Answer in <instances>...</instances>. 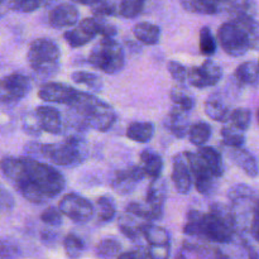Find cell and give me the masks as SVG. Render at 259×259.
<instances>
[{"mask_svg": "<svg viewBox=\"0 0 259 259\" xmlns=\"http://www.w3.org/2000/svg\"><path fill=\"white\" fill-rule=\"evenodd\" d=\"M40 4V7H47V5L50 4H53V3L58 2V0H38Z\"/></svg>", "mask_w": 259, "mask_h": 259, "instance_id": "obj_58", "label": "cell"}, {"mask_svg": "<svg viewBox=\"0 0 259 259\" xmlns=\"http://www.w3.org/2000/svg\"><path fill=\"white\" fill-rule=\"evenodd\" d=\"M218 40L230 57H242L250 50L247 32L234 22H227L218 29Z\"/></svg>", "mask_w": 259, "mask_h": 259, "instance_id": "obj_7", "label": "cell"}, {"mask_svg": "<svg viewBox=\"0 0 259 259\" xmlns=\"http://www.w3.org/2000/svg\"><path fill=\"white\" fill-rule=\"evenodd\" d=\"M58 209L65 217L75 223H86L93 218L94 206L88 199L71 192L66 194L58 204Z\"/></svg>", "mask_w": 259, "mask_h": 259, "instance_id": "obj_10", "label": "cell"}, {"mask_svg": "<svg viewBox=\"0 0 259 259\" xmlns=\"http://www.w3.org/2000/svg\"><path fill=\"white\" fill-rule=\"evenodd\" d=\"M4 2H5V0H2V3H3V4H4Z\"/></svg>", "mask_w": 259, "mask_h": 259, "instance_id": "obj_61", "label": "cell"}, {"mask_svg": "<svg viewBox=\"0 0 259 259\" xmlns=\"http://www.w3.org/2000/svg\"><path fill=\"white\" fill-rule=\"evenodd\" d=\"M57 239V235L55 234L51 230H43L42 233V240L46 243V244H53Z\"/></svg>", "mask_w": 259, "mask_h": 259, "instance_id": "obj_56", "label": "cell"}, {"mask_svg": "<svg viewBox=\"0 0 259 259\" xmlns=\"http://www.w3.org/2000/svg\"><path fill=\"white\" fill-rule=\"evenodd\" d=\"M71 80L78 85H83L95 93H100L103 90V80L99 75L94 72H88V71H75L71 73Z\"/></svg>", "mask_w": 259, "mask_h": 259, "instance_id": "obj_29", "label": "cell"}, {"mask_svg": "<svg viewBox=\"0 0 259 259\" xmlns=\"http://www.w3.org/2000/svg\"><path fill=\"white\" fill-rule=\"evenodd\" d=\"M240 242H242L243 248L247 250L248 259H259V250L253 244H250L249 240L245 238V235H240Z\"/></svg>", "mask_w": 259, "mask_h": 259, "instance_id": "obj_54", "label": "cell"}, {"mask_svg": "<svg viewBox=\"0 0 259 259\" xmlns=\"http://www.w3.org/2000/svg\"><path fill=\"white\" fill-rule=\"evenodd\" d=\"M63 249H65L66 255L70 259H77L81 257V254L85 250V243L77 237L76 234H68L66 235L65 239L62 242Z\"/></svg>", "mask_w": 259, "mask_h": 259, "instance_id": "obj_38", "label": "cell"}, {"mask_svg": "<svg viewBox=\"0 0 259 259\" xmlns=\"http://www.w3.org/2000/svg\"><path fill=\"white\" fill-rule=\"evenodd\" d=\"M228 157L230 158V161L235 164L237 167H239L248 177L250 179H254L258 176L259 174V166L257 159L254 158L250 152H248L244 148H229L228 151Z\"/></svg>", "mask_w": 259, "mask_h": 259, "instance_id": "obj_20", "label": "cell"}, {"mask_svg": "<svg viewBox=\"0 0 259 259\" xmlns=\"http://www.w3.org/2000/svg\"><path fill=\"white\" fill-rule=\"evenodd\" d=\"M121 0H96L90 7L95 17H110L119 14Z\"/></svg>", "mask_w": 259, "mask_h": 259, "instance_id": "obj_39", "label": "cell"}, {"mask_svg": "<svg viewBox=\"0 0 259 259\" xmlns=\"http://www.w3.org/2000/svg\"><path fill=\"white\" fill-rule=\"evenodd\" d=\"M95 253L101 259L118 258L121 254V244L115 238H105L98 243Z\"/></svg>", "mask_w": 259, "mask_h": 259, "instance_id": "obj_30", "label": "cell"}, {"mask_svg": "<svg viewBox=\"0 0 259 259\" xmlns=\"http://www.w3.org/2000/svg\"><path fill=\"white\" fill-rule=\"evenodd\" d=\"M205 113L212 120L227 123L229 121L233 111L223 94L214 93L205 101Z\"/></svg>", "mask_w": 259, "mask_h": 259, "instance_id": "obj_19", "label": "cell"}, {"mask_svg": "<svg viewBox=\"0 0 259 259\" xmlns=\"http://www.w3.org/2000/svg\"><path fill=\"white\" fill-rule=\"evenodd\" d=\"M257 120H258V124H259V109H258V111H257Z\"/></svg>", "mask_w": 259, "mask_h": 259, "instance_id": "obj_60", "label": "cell"}, {"mask_svg": "<svg viewBox=\"0 0 259 259\" xmlns=\"http://www.w3.org/2000/svg\"><path fill=\"white\" fill-rule=\"evenodd\" d=\"M197 153L201 156V158L204 159L205 163L209 166V168L211 169L212 175H214L217 179L223 177L225 172L224 162H223L222 154L214 149L212 147H201V148L197 151Z\"/></svg>", "mask_w": 259, "mask_h": 259, "instance_id": "obj_26", "label": "cell"}, {"mask_svg": "<svg viewBox=\"0 0 259 259\" xmlns=\"http://www.w3.org/2000/svg\"><path fill=\"white\" fill-rule=\"evenodd\" d=\"M175 259H187L186 255H185L184 252H179L176 254V257H175Z\"/></svg>", "mask_w": 259, "mask_h": 259, "instance_id": "obj_59", "label": "cell"}, {"mask_svg": "<svg viewBox=\"0 0 259 259\" xmlns=\"http://www.w3.org/2000/svg\"><path fill=\"white\" fill-rule=\"evenodd\" d=\"M116 259H148V257H147V253L143 252V250L134 249L121 253Z\"/></svg>", "mask_w": 259, "mask_h": 259, "instance_id": "obj_55", "label": "cell"}, {"mask_svg": "<svg viewBox=\"0 0 259 259\" xmlns=\"http://www.w3.org/2000/svg\"><path fill=\"white\" fill-rule=\"evenodd\" d=\"M34 113L37 115L42 131L53 134V136H60L62 133L65 129V124H63L62 115L57 109L43 105L35 108Z\"/></svg>", "mask_w": 259, "mask_h": 259, "instance_id": "obj_17", "label": "cell"}, {"mask_svg": "<svg viewBox=\"0 0 259 259\" xmlns=\"http://www.w3.org/2000/svg\"><path fill=\"white\" fill-rule=\"evenodd\" d=\"M78 10L75 5L67 4H58L53 8L48 14V23L51 27L56 28V29H61V28L72 27L78 22Z\"/></svg>", "mask_w": 259, "mask_h": 259, "instance_id": "obj_16", "label": "cell"}, {"mask_svg": "<svg viewBox=\"0 0 259 259\" xmlns=\"http://www.w3.org/2000/svg\"><path fill=\"white\" fill-rule=\"evenodd\" d=\"M23 129L27 134L32 137H39L42 133V128L39 125V121H38L37 115L34 114H28L25 116L24 121H23Z\"/></svg>", "mask_w": 259, "mask_h": 259, "instance_id": "obj_49", "label": "cell"}, {"mask_svg": "<svg viewBox=\"0 0 259 259\" xmlns=\"http://www.w3.org/2000/svg\"><path fill=\"white\" fill-rule=\"evenodd\" d=\"M223 143L228 148H243V144L245 143L244 132L234 128L233 125H225L222 129Z\"/></svg>", "mask_w": 259, "mask_h": 259, "instance_id": "obj_35", "label": "cell"}, {"mask_svg": "<svg viewBox=\"0 0 259 259\" xmlns=\"http://www.w3.org/2000/svg\"><path fill=\"white\" fill-rule=\"evenodd\" d=\"M142 167L144 172L151 180H156L161 177L163 169V159L153 149H144L139 156Z\"/></svg>", "mask_w": 259, "mask_h": 259, "instance_id": "obj_23", "label": "cell"}, {"mask_svg": "<svg viewBox=\"0 0 259 259\" xmlns=\"http://www.w3.org/2000/svg\"><path fill=\"white\" fill-rule=\"evenodd\" d=\"M156 126L151 121H134L126 128V137L137 143H147L154 136Z\"/></svg>", "mask_w": 259, "mask_h": 259, "instance_id": "obj_25", "label": "cell"}, {"mask_svg": "<svg viewBox=\"0 0 259 259\" xmlns=\"http://www.w3.org/2000/svg\"><path fill=\"white\" fill-rule=\"evenodd\" d=\"M30 90V78L20 72H13L2 78L0 99L3 104H14L24 99Z\"/></svg>", "mask_w": 259, "mask_h": 259, "instance_id": "obj_9", "label": "cell"}, {"mask_svg": "<svg viewBox=\"0 0 259 259\" xmlns=\"http://www.w3.org/2000/svg\"><path fill=\"white\" fill-rule=\"evenodd\" d=\"M71 116L68 115L67 128L76 129V132L85 131L86 128L95 129L98 132H106L114 125L116 114L109 104L99 100L96 96L89 93H80L68 105Z\"/></svg>", "mask_w": 259, "mask_h": 259, "instance_id": "obj_2", "label": "cell"}, {"mask_svg": "<svg viewBox=\"0 0 259 259\" xmlns=\"http://www.w3.org/2000/svg\"><path fill=\"white\" fill-rule=\"evenodd\" d=\"M223 77V68L215 61L206 60L202 65L195 66L187 71V81L197 89L211 88Z\"/></svg>", "mask_w": 259, "mask_h": 259, "instance_id": "obj_11", "label": "cell"}, {"mask_svg": "<svg viewBox=\"0 0 259 259\" xmlns=\"http://www.w3.org/2000/svg\"><path fill=\"white\" fill-rule=\"evenodd\" d=\"M40 7L38 0H9V9L20 13H32Z\"/></svg>", "mask_w": 259, "mask_h": 259, "instance_id": "obj_47", "label": "cell"}, {"mask_svg": "<svg viewBox=\"0 0 259 259\" xmlns=\"http://www.w3.org/2000/svg\"><path fill=\"white\" fill-rule=\"evenodd\" d=\"M126 212H129L133 217L148 220V222H156V220L162 219V217H163L162 214L151 209L147 204H141V202H131L126 206Z\"/></svg>", "mask_w": 259, "mask_h": 259, "instance_id": "obj_36", "label": "cell"}, {"mask_svg": "<svg viewBox=\"0 0 259 259\" xmlns=\"http://www.w3.org/2000/svg\"><path fill=\"white\" fill-rule=\"evenodd\" d=\"M78 91L72 86L66 85L61 82H48L39 88L38 96L40 100L46 103L63 104V105H71L72 101L77 96Z\"/></svg>", "mask_w": 259, "mask_h": 259, "instance_id": "obj_14", "label": "cell"}, {"mask_svg": "<svg viewBox=\"0 0 259 259\" xmlns=\"http://www.w3.org/2000/svg\"><path fill=\"white\" fill-rule=\"evenodd\" d=\"M229 121L230 125L239 129V131L245 132L249 129L250 123H252V113L245 108H238L233 110Z\"/></svg>", "mask_w": 259, "mask_h": 259, "instance_id": "obj_42", "label": "cell"}, {"mask_svg": "<svg viewBox=\"0 0 259 259\" xmlns=\"http://www.w3.org/2000/svg\"><path fill=\"white\" fill-rule=\"evenodd\" d=\"M167 191H168V187H167L166 181L163 179L159 177V179L152 180L148 186V190H147L146 204L151 209H153L154 211L163 215L164 202H166L167 199Z\"/></svg>", "mask_w": 259, "mask_h": 259, "instance_id": "obj_21", "label": "cell"}, {"mask_svg": "<svg viewBox=\"0 0 259 259\" xmlns=\"http://www.w3.org/2000/svg\"><path fill=\"white\" fill-rule=\"evenodd\" d=\"M147 0H121L119 7V15L126 19L137 18L144 9Z\"/></svg>", "mask_w": 259, "mask_h": 259, "instance_id": "obj_41", "label": "cell"}, {"mask_svg": "<svg viewBox=\"0 0 259 259\" xmlns=\"http://www.w3.org/2000/svg\"><path fill=\"white\" fill-rule=\"evenodd\" d=\"M98 206V219L99 222L109 223L114 219L116 214L115 200L110 195H104L96 200Z\"/></svg>", "mask_w": 259, "mask_h": 259, "instance_id": "obj_33", "label": "cell"}, {"mask_svg": "<svg viewBox=\"0 0 259 259\" xmlns=\"http://www.w3.org/2000/svg\"><path fill=\"white\" fill-rule=\"evenodd\" d=\"M217 39L214 38L211 29L209 27H202L200 29V51L202 55L210 56L217 52Z\"/></svg>", "mask_w": 259, "mask_h": 259, "instance_id": "obj_43", "label": "cell"}, {"mask_svg": "<svg viewBox=\"0 0 259 259\" xmlns=\"http://www.w3.org/2000/svg\"><path fill=\"white\" fill-rule=\"evenodd\" d=\"M2 174L18 194L33 204L56 199L66 187V180L60 171L29 157H4Z\"/></svg>", "mask_w": 259, "mask_h": 259, "instance_id": "obj_1", "label": "cell"}, {"mask_svg": "<svg viewBox=\"0 0 259 259\" xmlns=\"http://www.w3.org/2000/svg\"><path fill=\"white\" fill-rule=\"evenodd\" d=\"M202 220H204V214L197 210H190L187 212L186 223L184 225V233L190 237L200 238L201 235Z\"/></svg>", "mask_w": 259, "mask_h": 259, "instance_id": "obj_37", "label": "cell"}, {"mask_svg": "<svg viewBox=\"0 0 259 259\" xmlns=\"http://www.w3.org/2000/svg\"><path fill=\"white\" fill-rule=\"evenodd\" d=\"M71 2L76 3V4H81V5H88V7H91L96 0H71Z\"/></svg>", "mask_w": 259, "mask_h": 259, "instance_id": "obj_57", "label": "cell"}, {"mask_svg": "<svg viewBox=\"0 0 259 259\" xmlns=\"http://www.w3.org/2000/svg\"><path fill=\"white\" fill-rule=\"evenodd\" d=\"M142 234L144 239L148 242V245H166L171 244L168 232L164 228L158 225L151 224V223H144L142 225Z\"/></svg>", "mask_w": 259, "mask_h": 259, "instance_id": "obj_27", "label": "cell"}, {"mask_svg": "<svg viewBox=\"0 0 259 259\" xmlns=\"http://www.w3.org/2000/svg\"><path fill=\"white\" fill-rule=\"evenodd\" d=\"M164 126L174 134L176 138H185L190 132L189 118H187V111L181 110L179 108H172L168 115L164 120Z\"/></svg>", "mask_w": 259, "mask_h": 259, "instance_id": "obj_22", "label": "cell"}, {"mask_svg": "<svg viewBox=\"0 0 259 259\" xmlns=\"http://www.w3.org/2000/svg\"><path fill=\"white\" fill-rule=\"evenodd\" d=\"M169 98H171L175 108H179L181 110L187 111V113L190 110H192L195 108V105H196L195 98L185 90L184 86L172 89L171 93H169Z\"/></svg>", "mask_w": 259, "mask_h": 259, "instance_id": "obj_32", "label": "cell"}, {"mask_svg": "<svg viewBox=\"0 0 259 259\" xmlns=\"http://www.w3.org/2000/svg\"><path fill=\"white\" fill-rule=\"evenodd\" d=\"M258 71H259V61H258Z\"/></svg>", "mask_w": 259, "mask_h": 259, "instance_id": "obj_62", "label": "cell"}, {"mask_svg": "<svg viewBox=\"0 0 259 259\" xmlns=\"http://www.w3.org/2000/svg\"><path fill=\"white\" fill-rule=\"evenodd\" d=\"M20 250L17 245L8 239L2 240V259H18Z\"/></svg>", "mask_w": 259, "mask_h": 259, "instance_id": "obj_51", "label": "cell"}, {"mask_svg": "<svg viewBox=\"0 0 259 259\" xmlns=\"http://www.w3.org/2000/svg\"><path fill=\"white\" fill-rule=\"evenodd\" d=\"M187 164L191 171L194 185L196 187L197 192L204 196H210L218 189V180L212 175L211 169L209 168L204 159L201 158L199 153H192V152H185Z\"/></svg>", "mask_w": 259, "mask_h": 259, "instance_id": "obj_8", "label": "cell"}, {"mask_svg": "<svg viewBox=\"0 0 259 259\" xmlns=\"http://www.w3.org/2000/svg\"><path fill=\"white\" fill-rule=\"evenodd\" d=\"M99 34V24L96 17L85 18L73 29L63 33V38L72 48L82 47Z\"/></svg>", "mask_w": 259, "mask_h": 259, "instance_id": "obj_12", "label": "cell"}, {"mask_svg": "<svg viewBox=\"0 0 259 259\" xmlns=\"http://www.w3.org/2000/svg\"><path fill=\"white\" fill-rule=\"evenodd\" d=\"M146 253L148 259H169V255H171V244L148 245Z\"/></svg>", "mask_w": 259, "mask_h": 259, "instance_id": "obj_48", "label": "cell"}, {"mask_svg": "<svg viewBox=\"0 0 259 259\" xmlns=\"http://www.w3.org/2000/svg\"><path fill=\"white\" fill-rule=\"evenodd\" d=\"M27 60L37 77L51 78L60 70L61 51L52 39L38 38L30 43Z\"/></svg>", "mask_w": 259, "mask_h": 259, "instance_id": "obj_5", "label": "cell"}, {"mask_svg": "<svg viewBox=\"0 0 259 259\" xmlns=\"http://www.w3.org/2000/svg\"><path fill=\"white\" fill-rule=\"evenodd\" d=\"M142 225L143 224H138V223L134 222V219H132V217H129V215H123V217L119 218L118 227L120 229L121 234L128 238V239L134 240V242H137V240H139V238L143 237Z\"/></svg>", "mask_w": 259, "mask_h": 259, "instance_id": "obj_34", "label": "cell"}, {"mask_svg": "<svg viewBox=\"0 0 259 259\" xmlns=\"http://www.w3.org/2000/svg\"><path fill=\"white\" fill-rule=\"evenodd\" d=\"M237 233V218L232 207L220 202L210 205L209 212L204 214L200 238L212 243L228 244L233 242Z\"/></svg>", "mask_w": 259, "mask_h": 259, "instance_id": "obj_3", "label": "cell"}, {"mask_svg": "<svg viewBox=\"0 0 259 259\" xmlns=\"http://www.w3.org/2000/svg\"><path fill=\"white\" fill-rule=\"evenodd\" d=\"M88 60L93 67L108 75H115L123 70L125 55L123 47L114 38H103L94 46Z\"/></svg>", "mask_w": 259, "mask_h": 259, "instance_id": "obj_6", "label": "cell"}, {"mask_svg": "<svg viewBox=\"0 0 259 259\" xmlns=\"http://www.w3.org/2000/svg\"><path fill=\"white\" fill-rule=\"evenodd\" d=\"M62 212L58 207L56 206H50L45 210V211L40 214V220L45 223L46 225L51 228H58L62 225L63 218Z\"/></svg>", "mask_w": 259, "mask_h": 259, "instance_id": "obj_45", "label": "cell"}, {"mask_svg": "<svg viewBox=\"0 0 259 259\" xmlns=\"http://www.w3.org/2000/svg\"><path fill=\"white\" fill-rule=\"evenodd\" d=\"M172 181H174L175 189L179 194H189L192 187V175L190 167L187 164L186 157L184 153H179L174 157L172 161Z\"/></svg>", "mask_w": 259, "mask_h": 259, "instance_id": "obj_15", "label": "cell"}, {"mask_svg": "<svg viewBox=\"0 0 259 259\" xmlns=\"http://www.w3.org/2000/svg\"><path fill=\"white\" fill-rule=\"evenodd\" d=\"M180 3L186 12L195 14L212 15L230 9L229 0H180Z\"/></svg>", "mask_w": 259, "mask_h": 259, "instance_id": "obj_18", "label": "cell"}, {"mask_svg": "<svg viewBox=\"0 0 259 259\" xmlns=\"http://www.w3.org/2000/svg\"><path fill=\"white\" fill-rule=\"evenodd\" d=\"M0 205H2V210L4 212L12 211L13 207H14V199L8 192V190L2 189V191H0Z\"/></svg>", "mask_w": 259, "mask_h": 259, "instance_id": "obj_53", "label": "cell"}, {"mask_svg": "<svg viewBox=\"0 0 259 259\" xmlns=\"http://www.w3.org/2000/svg\"><path fill=\"white\" fill-rule=\"evenodd\" d=\"M40 153L56 166L76 167L89 158V146L81 136H70L60 143L42 144Z\"/></svg>", "mask_w": 259, "mask_h": 259, "instance_id": "obj_4", "label": "cell"}, {"mask_svg": "<svg viewBox=\"0 0 259 259\" xmlns=\"http://www.w3.org/2000/svg\"><path fill=\"white\" fill-rule=\"evenodd\" d=\"M211 126L207 123H205V121H199V123L194 124V125H191V128H190V142H191L194 146L201 148V147H204L205 144L209 142V139L211 138Z\"/></svg>", "mask_w": 259, "mask_h": 259, "instance_id": "obj_31", "label": "cell"}, {"mask_svg": "<svg viewBox=\"0 0 259 259\" xmlns=\"http://www.w3.org/2000/svg\"><path fill=\"white\" fill-rule=\"evenodd\" d=\"M249 233L253 239L259 244V194H257L254 200V206H253L252 222H250Z\"/></svg>", "mask_w": 259, "mask_h": 259, "instance_id": "obj_50", "label": "cell"}, {"mask_svg": "<svg viewBox=\"0 0 259 259\" xmlns=\"http://www.w3.org/2000/svg\"><path fill=\"white\" fill-rule=\"evenodd\" d=\"M142 166H131L124 169H119L114 175L111 187L119 195H129L134 191L137 185L146 177Z\"/></svg>", "mask_w": 259, "mask_h": 259, "instance_id": "obj_13", "label": "cell"}, {"mask_svg": "<svg viewBox=\"0 0 259 259\" xmlns=\"http://www.w3.org/2000/svg\"><path fill=\"white\" fill-rule=\"evenodd\" d=\"M185 248L191 250V252H196L200 257L204 259H234L219 248H209L201 244H192V243L187 242L185 243Z\"/></svg>", "mask_w": 259, "mask_h": 259, "instance_id": "obj_40", "label": "cell"}, {"mask_svg": "<svg viewBox=\"0 0 259 259\" xmlns=\"http://www.w3.org/2000/svg\"><path fill=\"white\" fill-rule=\"evenodd\" d=\"M133 34L138 42L146 46H154L161 39V29L158 25L148 22H142L134 25Z\"/></svg>", "mask_w": 259, "mask_h": 259, "instance_id": "obj_24", "label": "cell"}, {"mask_svg": "<svg viewBox=\"0 0 259 259\" xmlns=\"http://www.w3.org/2000/svg\"><path fill=\"white\" fill-rule=\"evenodd\" d=\"M255 196H257V194L254 192V190L244 184L235 185V186L230 187L229 191H228V199H229V201L232 202V204L240 201V200L253 199V197Z\"/></svg>", "mask_w": 259, "mask_h": 259, "instance_id": "obj_44", "label": "cell"}, {"mask_svg": "<svg viewBox=\"0 0 259 259\" xmlns=\"http://www.w3.org/2000/svg\"><path fill=\"white\" fill-rule=\"evenodd\" d=\"M99 24V34L103 35V38H114L118 33L116 27L111 23H109L108 20L104 17H96Z\"/></svg>", "mask_w": 259, "mask_h": 259, "instance_id": "obj_52", "label": "cell"}, {"mask_svg": "<svg viewBox=\"0 0 259 259\" xmlns=\"http://www.w3.org/2000/svg\"><path fill=\"white\" fill-rule=\"evenodd\" d=\"M234 77L238 82L243 83V85L257 86L259 83L258 63L253 62V61L243 62L235 70Z\"/></svg>", "mask_w": 259, "mask_h": 259, "instance_id": "obj_28", "label": "cell"}, {"mask_svg": "<svg viewBox=\"0 0 259 259\" xmlns=\"http://www.w3.org/2000/svg\"><path fill=\"white\" fill-rule=\"evenodd\" d=\"M167 70H168L172 78L176 80L181 86H185V83L189 82L187 81V71L189 70H186V67L177 61H169L168 65H167Z\"/></svg>", "mask_w": 259, "mask_h": 259, "instance_id": "obj_46", "label": "cell"}]
</instances>
